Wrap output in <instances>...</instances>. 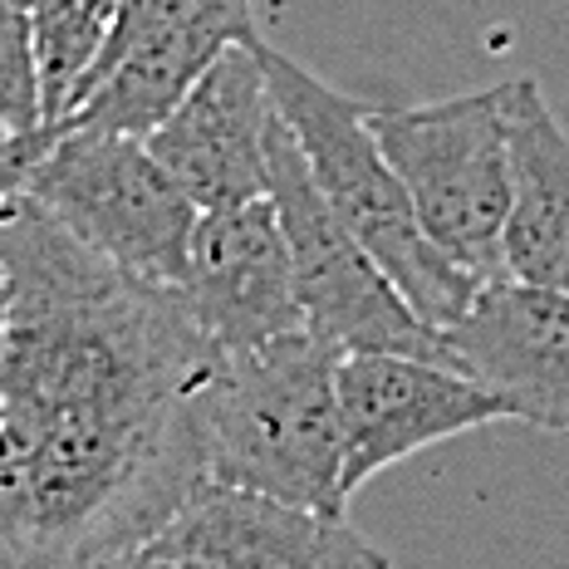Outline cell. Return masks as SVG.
I'll return each instance as SVG.
<instances>
[{"label": "cell", "instance_id": "obj_15", "mask_svg": "<svg viewBox=\"0 0 569 569\" xmlns=\"http://www.w3.org/2000/svg\"><path fill=\"white\" fill-rule=\"evenodd\" d=\"M50 123L40 99V69H34L30 16L16 6H0V133H26Z\"/></svg>", "mask_w": 569, "mask_h": 569}, {"label": "cell", "instance_id": "obj_8", "mask_svg": "<svg viewBox=\"0 0 569 569\" xmlns=\"http://www.w3.org/2000/svg\"><path fill=\"white\" fill-rule=\"evenodd\" d=\"M343 418V496L369 486L402 457L432 442L477 432L506 418V402L452 363L418 353H343L339 359Z\"/></svg>", "mask_w": 569, "mask_h": 569}, {"label": "cell", "instance_id": "obj_7", "mask_svg": "<svg viewBox=\"0 0 569 569\" xmlns=\"http://www.w3.org/2000/svg\"><path fill=\"white\" fill-rule=\"evenodd\" d=\"M103 569H393L343 516L284 506L276 496L201 486L158 536Z\"/></svg>", "mask_w": 569, "mask_h": 569}, {"label": "cell", "instance_id": "obj_20", "mask_svg": "<svg viewBox=\"0 0 569 569\" xmlns=\"http://www.w3.org/2000/svg\"><path fill=\"white\" fill-rule=\"evenodd\" d=\"M0 6H16V10H26V16H30V10L44 6V0H0Z\"/></svg>", "mask_w": 569, "mask_h": 569}, {"label": "cell", "instance_id": "obj_4", "mask_svg": "<svg viewBox=\"0 0 569 569\" xmlns=\"http://www.w3.org/2000/svg\"><path fill=\"white\" fill-rule=\"evenodd\" d=\"M369 128L408 187L422 231L467 276H506L516 172L501 84L432 103H369Z\"/></svg>", "mask_w": 569, "mask_h": 569}, {"label": "cell", "instance_id": "obj_6", "mask_svg": "<svg viewBox=\"0 0 569 569\" xmlns=\"http://www.w3.org/2000/svg\"><path fill=\"white\" fill-rule=\"evenodd\" d=\"M26 197L128 276L158 284L182 280L201 211L142 138L64 128L30 172Z\"/></svg>", "mask_w": 569, "mask_h": 569}, {"label": "cell", "instance_id": "obj_13", "mask_svg": "<svg viewBox=\"0 0 569 569\" xmlns=\"http://www.w3.org/2000/svg\"><path fill=\"white\" fill-rule=\"evenodd\" d=\"M501 103L516 172L506 276L569 300V133L550 113L536 79H506Z\"/></svg>", "mask_w": 569, "mask_h": 569}, {"label": "cell", "instance_id": "obj_1", "mask_svg": "<svg viewBox=\"0 0 569 569\" xmlns=\"http://www.w3.org/2000/svg\"><path fill=\"white\" fill-rule=\"evenodd\" d=\"M0 569H103L211 481L221 349L177 284L118 270L40 201L0 207Z\"/></svg>", "mask_w": 569, "mask_h": 569}, {"label": "cell", "instance_id": "obj_17", "mask_svg": "<svg viewBox=\"0 0 569 569\" xmlns=\"http://www.w3.org/2000/svg\"><path fill=\"white\" fill-rule=\"evenodd\" d=\"M59 133H64V123H40V128H26V133H0V207L26 197L30 172L40 168V158L54 148Z\"/></svg>", "mask_w": 569, "mask_h": 569}, {"label": "cell", "instance_id": "obj_18", "mask_svg": "<svg viewBox=\"0 0 569 569\" xmlns=\"http://www.w3.org/2000/svg\"><path fill=\"white\" fill-rule=\"evenodd\" d=\"M84 6H93V10H99V16H109V20H113V10H118V0H84Z\"/></svg>", "mask_w": 569, "mask_h": 569}, {"label": "cell", "instance_id": "obj_2", "mask_svg": "<svg viewBox=\"0 0 569 569\" xmlns=\"http://www.w3.org/2000/svg\"><path fill=\"white\" fill-rule=\"evenodd\" d=\"M335 343L290 329L256 349L221 353L207 388L211 486L276 496L284 506L343 516V418Z\"/></svg>", "mask_w": 569, "mask_h": 569}, {"label": "cell", "instance_id": "obj_9", "mask_svg": "<svg viewBox=\"0 0 569 569\" xmlns=\"http://www.w3.org/2000/svg\"><path fill=\"white\" fill-rule=\"evenodd\" d=\"M270 123L276 103L256 40L231 44L142 142L177 177L197 211H221L266 197Z\"/></svg>", "mask_w": 569, "mask_h": 569}, {"label": "cell", "instance_id": "obj_16", "mask_svg": "<svg viewBox=\"0 0 569 569\" xmlns=\"http://www.w3.org/2000/svg\"><path fill=\"white\" fill-rule=\"evenodd\" d=\"M187 6H192V0H118L113 26H109V40H103V50H99V59H93V69H89V79H84V89H79V103H84V93H89L93 84H99L103 74H109L118 59L133 54L152 30H162L172 16H182ZM79 103H74V109H79Z\"/></svg>", "mask_w": 569, "mask_h": 569}, {"label": "cell", "instance_id": "obj_10", "mask_svg": "<svg viewBox=\"0 0 569 569\" xmlns=\"http://www.w3.org/2000/svg\"><path fill=\"white\" fill-rule=\"evenodd\" d=\"M177 290L221 353H241L305 329L290 246L270 197L201 211Z\"/></svg>", "mask_w": 569, "mask_h": 569}, {"label": "cell", "instance_id": "obj_5", "mask_svg": "<svg viewBox=\"0 0 569 569\" xmlns=\"http://www.w3.org/2000/svg\"><path fill=\"white\" fill-rule=\"evenodd\" d=\"M266 197L276 201L284 246H290L295 300H300L310 335L335 343L339 353H418V359L447 363L442 335L412 315V305L383 276V266L339 221L280 113L270 123Z\"/></svg>", "mask_w": 569, "mask_h": 569}, {"label": "cell", "instance_id": "obj_3", "mask_svg": "<svg viewBox=\"0 0 569 569\" xmlns=\"http://www.w3.org/2000/svg\"><path fill=\"white\" fill-rule=\"evenodd\" d=\"M260 59H266L270 103H276L284 128L300 142L315 187L339 211L343 227L359 236L363 251L383 266V276L398 284V295L412 305V315L442 335L471 305L481 280L467 276L422 231L408 187L398 182L393 162L383 158V148H378L369 128V103L329 89L325 79H315L290 54L270 50L266 40H260Z\"/></svg>", "mask_w": 569, "mask_h": 569}, {"label": "cell", "instance_id": "obj_14", "mask_svg": "<svg viewBox=\"0 0 569 569\" xmlns=\"http://www.w3.org/2000/svg\"><path fill=\"white\" fill-rule=\"evenodd\" d=\"M109 16H99L84 0H44L30 10V44H34V69H40V99L44 118L64 123L79 103L93 59L109 40Z\"/></svg>", "mask_w": 569, "mask_h": 569}, {"label": "cell", "instance_id": "obj_12", "mask_svg": "<svg viewBox=\"0 0 569 569\" xmlns=\"http://www.w3.org/2000/svg\"><path fill=\"white\" fill-rule=\"evenodd\" d=\"M256 40L260 30L251 0H192L182 16H172L162 30H152L133 54L118 59L109 74L84 93V103L64 118V128L148 138L231 44H256Z\"/></svg>", "mask_w": 569, "mask_h": 569}, {"label": "cell", "instance_id": "obj_19", "mask_svg": "<svg viewBox=\"0 0 569 569\" xmlns=\"http://www.w3.org/2000/svg\"><path fill=\"white\" fill-rule=\"evenodd\" d=\"M0 339H6V270H0Z\"/></svg>", "mask_w": 569, "mask_h": 569}, {"label": "cell", "instance_id": "obj_11", "mask_svg": "<svg viewBox=\"0 0 569 569\" xmlns=\"http://www.w3.org/2000/svg\"><path fill=\"white\" fill-rule=\"evenodd\" d=\"M447 363L506 402V418L569 432V300L516 276L486 280L442 329Z\"/></svg>", "mask_w": 569, "mask_h": 569}]
</instances>
